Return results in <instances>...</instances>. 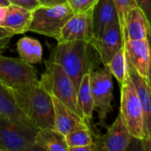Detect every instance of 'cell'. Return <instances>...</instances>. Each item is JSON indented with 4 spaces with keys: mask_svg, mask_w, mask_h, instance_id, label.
Returning a JSON list of instances; mask_svg holds the SVG:
<instances>
[{
    "mask_svg": "<svg viewBox=\"0 0 151 151\" xmlns=\"http://www.w3.org/2000/svg\"><path fill=\"white\" fill-rule=\"evenodd\" d=\"M49 60L62 67L77 92L84 76L96 68L98 60L101 62L93 43L82 40L58 43Z\"/></svg>",
    "mask_w": 151,
    "mask_h": 151,
    "instance_id": "6da1fadb",
    "label": "cell"
},
{
    "mask_svg": "<svg viewBox=\"0 0 151 151\" xmlns=\"http://www.w3.org/2000/svg\"><path fill=\"white\" fill-rule=\"evenodd\" d=\"M18 105L37 130L53 129L54 108L52 96L39 80L25 87L13 90Z\"/></svg>",
    "mask_w": 151,
    "mask_h": 151,
    "instance_id": "7a4b0ae2",
    "label": "cell"
},
{
    "mask_svg": "<svg viewBox=\"0 0 151 151\" xmlns=\"http://www.w3.org/2000/svg\"><path fill=\"white\" fill-rule=\"evenodd\" d=\"M39 82L52 96L56 97L65 106L78 114L77 89L61 66L47 60L45 71Z\"/></svg>",
    "mask_w": 151,
    "mask_h": 151,
    "instance_id": "3957f363",
    "label": "cell"
},
{
    "mask_svg": "<svg viewBox=\"0 0 151 151\" xmlns=\"http://www.w3.org/2000/svg\"><path fill=\"white\" fill-rule=\"evenodd\" d=\"M74 14L68 3L53 7L38 6L32 11L29 31L52 37L58 42L62 28Z\"/></svg>",
    "mask_w": 151,
    "mask_h": 151,
    "instance_id": "277c9868",
    "label": "cell"
},
{
    "mask_svg": "<svg viewBox=\"0 0 151 151\" xmlns=\"http://www.w3.org/2000/svg\"><path fill=\"white\" fill-rule=\"evenodd\" d=\"M122 120L132 137L144 139L143 115L136 88L129 77L121 85L120 112Z\"/></svg>",
    "mask_w": 151,
    "mask_h": 151,
    "instance_id": "5b68a950",
    "label": "cell"
},
{
    "mask_svg": "<svg viewBox=\"0 0 151 151\" xmlns=\"http://www.w3.org/2000/svg\"><path fill=\"white\" fill-rule=\"evenodd\" d=\"M89 74L93 101V111L97 112L101 125L104 126L108 115L112 111V75L105 66L103 68H96L91 70Z\"/></svg>",
    "mask_w": 151,
    "mask_h": 151,
    "instance_id": "8992f818",
    "label": "cell"
},
{
    "mask_svg": "<svg viewBox=\"0 0 151 151\" xmlns=\"http://www.w3.org/2000/svg\"><path fill=\"white\" fill-rule=\"evenodd\" d=\"M38 80L37 71L31 64L0 53V82L2 84L15 90Z\"/></svg>",
    "mask_w": 151,
    "mask_h": 151,
    "instance_id": "52a82bcc",
    "label": "cell"
},
{
    "mask_svg": "<svg viewBox=\"0 0 151 151\" xmlns=\"http://www.w3.org/2000/svg\"><path fill=\"white\" fill-rule=\"evenodd\" d=\"M37 132L0 116V151H24L35 143Z\"/></svg>",
    "mask_w": 151,
    "mask_h": 151,
    "instance_id": "ba28073f",
    "label": "cell"
},
{
    "mask_svg": "<svg viewBox=\"0 0 151 151\" xmlns=\"http://www.w3.org/2000/svg\"><path fill=\"white\" fill-rule=\"evenodd\" d=\"M131 134L125 127L121 115L118 114L115 122L107 129L103 135L93 132L94 151H125L131 139Z\"/></svg>",
    "mask_w": 151,
    "mask_h": 151,
    "instance_id": "9c48e42d",
    "label": "cell"
},
{
    "mask_svg": "<svg viewBox=\"0 0 151 151\" xmlns=\"http://www.w3.org/2000/svg\"><path fill=\"white\" fill-rule=\"evenodd\" d=\"M78 40L92 43L94 41L92 11L74 14L62 28L58 43Z\"/></svg>",
    "mask_w": 151,
    "mask_h": 151,
    "instance_id": "30bf717a",
    "label": "cell"
},
{
    "mask_svg": "<svg viewBox=\"0 0 151 151\" xmlns=\"http://www.w3.org/2000/svg\"><path fill=\"white\" fill-rule=\"evenodd\" d=\"M124 40L119 22L111 25L98 38L94 39L93 45L98 52L101 62L107 66L112 57L124 46Z\"/></svg>",
    "mask_w": 151,
    "mask_h": 151,
    "instance_id": "8fae6325",
    "label": "cell"
},
{
    "mask_svg": "<svg viewBox=\"0 0 151 151\" xmlns=\"http://www.w3.org/2000/svg\"><path fill=\"white\" fill-rule=\"evenodd\" d=\"M92 22L94 39L100 37L111 25L119 22L113 0H98L92 10Z\"/></svg>",
    "mask_w": 151,
    "mask_h": 151,
    "instance_id": "7c38bea8",
    "label": "cell"
},
{
    "mask_svg": "<svg viewBox=\"0 0 151 151\" xmlns=\"http://www.w3.org/2000/svg\"><path fill=\"white\" fill-rule=\"evenodd\" d=\"M127 63L129 77L136 88L141 105L145 137L147 135H151V87L149 86L147 79L139 76L128 61Z\"/></svg>",
    "mask_w": 151,
    "mask_h": 151,
    "instance_id": "4fadbf2b",
    "label": "cell"
},
{
    "mask_svg": "<svg viewBox=\"0 0 151 151\" xmlns=\"http://www.w3.org/2000/svg\"><path fill=\"white\" fill-rule=\"evenodd\" d=\"M124 49L127 61L139 76L147 78L149 61V44L147 38L142 40L126 39L124 41Z\"/></svg>",
    "mask_w": 151,
    "mask_h": 151,
    "instance_id": "5bb4252c",
    "label": "cell"
},
{
    "mask_svg": "<svg viewBox=\"0 0 151 151\" xmlns=\"http://www.w3.org/2000/svg\"><path fill=\"white\" fill-rule=\"evenodd\" d=\"M0 116L37 131L17 103L13 90L0 82Z\"/></svg>",
    "mask_w": 151,
    "mask_h": 151,
    "instance_id": "9a60e30c",
    "label": "cell"
},
{
    "mask_svg": "<svg viewBox=\"0 0 151 151\" xmlns=\"http://www.w3.org/2000/svg\"><path fill=\"white\" fill-rule=\"evenodd\" d=\"M52 102L54 108V130L65 136L78 128L88 126L81 116L65 106L54 96H52Z\"/></svg>",
    "mask_w": 151,
    "mask_h": 151,
    "instance_id": "2e32d148",
    "label": "cell"
},
{
    "mask_svg": "<svg viewBox=\"0 0 151 151\" xmlns=\"http://www.w3.org/2000/svg\"><path fill=\"white\" fill-rule=\"evenodd\" d=\"M31 18L32 11L18 6L9 5L6 19L1 27L10 29L14 35L22 34L29 30Z\"/></svg>",
    "mask_w": 151,
    "mask_h": 151,
    "instance_id": "e0dca14e",
    "label": "cell"
},
{
    "mask_svg": "<svg viewBox=\"0 0 151 151\" xmlns=\"http://www.w3.org/2000/svg\"><path fill=\"white\" fill-rule=\"evenodd\" d=\"M147 22L139 7L132 9L126 17L124 26V41L142 40L147 38Z\"/></svg>",
    "mask_w": 151,
    "mask_h": 151,
    "instance_id": "ac0fdd59",
    "label": "cell"
},
{
    "mask_svg": "<svg viewBox=\"0 0 151 151\" xmlns=\"http://www.w3.org/2000/svg\"><path fill=\"white\" fill-rule=\"evenodd\" d=\"M78 114L90 127L93 114V101L90 86L89 73L86 74L83 77L78 91Z\"/></svg>",
    "mask_w": 151,
    "mask_h": 151,
    "instance_id": "d6986e66",
    "label": "cell"
},
{
    "mask_svg": "<svg viewBox=\"0 0 151 151\" xmlns=\"http://www.w3.org/2000/svg\"><path fill=\"white\" fill-rule=\"evenodd\" d=\"M35 144L45 151H68L65 136L54 129L37 130Z\"/></svg>",
    "mask_w": 151,
    "mask_h": 151,
    "instance_id": "ffe728a7",
    "label": "cell"
},
{
    "mask_svg": "<svg viewBox=\"0 0 151 151\" xmlns=\"http://www.w3.org/2000/svg\"><path fill=\"white\" fill-rule=\"evenodd\" d=\"M17 52L20 59L29 64H38L43 60V47L35 38L23 37L17 42Z\"/></svg>",
    "mask_w": 151,
    "mask_h": 151,
    "instance_id": "44dd1931",
    "label": "cell"
},
{
    "mask_svg": "<svg viewBox=\"0 0 151 151\" xmlns=\"http://www.w3.org/2000/svg\"><path fill=\"white\" fill-rule=\"evenodd\" d=\"M105 67H107L111 75L114 76L120 85L124 83V81L128 76V63L126 59L124 45L112 57L110 61Z\"/></svg>",
    "mask_w": 151,
    "mask_h": 151,
    "instance_id": "7402d4cb",
    "label": "cell"
},
{
    "mask_svg": "<svg viewBox=\"0 0 151 151\" xmlns=\"http://www.w3.org/2000/svg\"><path fill=\"white\" fill-rule=\"evenodd\" d=\"M68 147H84L93 143V132L89 126L78 128L65 135Z\"/></svg>",
    "mask_w": 151,
    "mask_h": 151,
    "instance_id": "603a6c76",
    "label": "cell"
},
{
    "mask_svg": "<svg viewBox=\"0 0 151 151\" xmlns=\"http://www.w3.org/2000/svg\"><path fill=\"white\" fill-rule=\"evenodd\" d=\"M115 4L117 14H118V19H119V24L121 27L122 34L124 37V26H125V21L128 13L135 8L138 7L134 0H113Z\"/></svg>",
    "mask_w": 151,
    "mask_h": 151,
    "instance_id": "cb8c5ba5",
    "label": "cell"
},
{
    "mask_svg": "<svg viewBox=\"0 0 151 151\" xmlns=\"http://www.w3.org/2000/svg\"><path fill=\"white\" fill-rule=\"evenodd\" d=\"M98 0H67L68 5L76 13L91 12Z\"/></svg>",
    "mask_w": 151,
    "mask_h": 151,
    "instance_id": "d4e9b609",
    "label": "cell"
},
{
    "mask_svg": "<svg viewBox=\"0 0 151 151\" xmlns=\"http://www.w3.org/2000/svg\"><path fill=\"white\" fill-rule=\"evenodd\" d=\"M14 36V33L8 29L0 26V53H2L10 44L12 37Z\"/></svg>",
    "mask_w": 151,
    "mask_h": 151,
    "instance_id": "484cf974",
    "label": "cell"
},
{
    "mask_svg": "<svg viewBox=\"0 0 151 151\" xmlns=\"http://www.w3.org/2000/svg\"><path fill=\"white\" fill-rule=\"evenodd\" d=\"M134 1L143 13L147 23L151 26V0H134Z\"/></svg>",
    "mask_w": 151,
    "mask_h": 151,
    "instance_id": "4316f807",
    "label": "cell"
},
{
    "mask_svg": "<svg viewBox=\"0 0 151 151\" xmlns=\"http://www.w3.org/2000/svg\"><path fill=\"white\" fill-rule=\"evenodd\" d=\"M8 1L10 5L18 6L29 11H33L39 6L37 0H8Z\"/></svg>",
    "mask_w": 151,
    "mask_h": 151,
    "instance_id": "83f0119b",
    "label": "cell"
},
{
    "mask_svg": "<svg viewBox=\"0 0 151 151\" xmlns=\"http://www.w3.org/2000/svg\"><path fill=\"white\" fill-rule=\"evenodd\" d=\"M125 151H145L143 139L131 137L130 142H129Z\"/></svg>",
    "mask_w": 151,
    "mask_h": 151,
    "instance_id": "f1b7e54d",
    "label": "cell"
},
{
    "mask_svg": "<svg viewBox=\"0 0 151 151\" xmlns=\"http://www.w3.org/2000/svg\"><path fill=\"white\" fill-rule=\"evenodd\" d=\"M147 38L148 40L149 44V61H148V68H147V81L151 87V27L149 24H147Z\"/></svg>",
    "mask_w": 151,
    "mask_h": 151,
    "instance_id": "f546056e",
    "label": "cell"
},
{
    "mask_svg": "<svg viewBox=\"0 0 151 151\" xmlns=\"http://www.w3.org/2000/svg\"><path fill=\"white\" fill-rule=\"evenodd\" d=\"M39 6L44 7H53L56 6L67 4V0H37Z\"/></svg>",
    "mask_w": 151,
    "mask_h": 151,
    "instance_id": "4dcf8cb0",
    "label": "cell"
},
{
    "mask_svg": "<svg viewBox=\"0 0 151 151\" xmlns=\"http://www.w3.org/2000/svg\"><path fill=\"white\" fill-rule=\"evenodd\" d=\"M68 151H94L93 145L84 147H68Z\"/></svg>",
    "mask_w": 151,
    "mask_h": 151,
    "instance_id": "1f68e13d",
    "label": "cell"
},
{
    "mask_svg": "<svg viewBox=\"0 0 151 151\" xmlns=\"http://www.w3.org/2000/svg\"><path fill=\"white\" fill-rule=\"evenodd\" d=\"M8 11V6H0V26L6 19V14Z\"/></svg>",
    "mask_w": 151,
    "mask_h": 151,
    "instance_id": "d6a6232c",
    "label": "cell"
},
{
    "mask_svg": "<svg viewBox=\"0 0 151 151\" xmlns=\"http://www.w3.org/2000/svg\"><path fill=\"white\" fill-rule=\"evenodd\" d=\"M145 151H151V135H147L143 139Z\"/></svg>",
    "mask_w": 151,
    "mask_h": 151,
    "instance_id": "836d02e7",
    "label": "cell"
},
{
    "mask_svg": "<svg viewBox=\"0 0 151 151\" xmlns=\"http://www.w3.org/2000/svg\"><path fill=\"white\" fill-rule=\"evenodd\" d=\"M24 151H45V150H44L42 147H38L37 145H36V144L34 143V144H32L31 146L28 147Z\"/></svg>",
    "mask_w": 151,
    "mask_h": 151,
    "instance_id": "e575fe53",
    "label": "cell"
},
{
    "mask_svg": "<svg viewBox=\"0 0 151 151\" xmlns=\"http://www.w3.org/2000/svg\"><path fill=\"white\" fill-rule=\"evenodd\" d=\"M10 5L8 0H0V6H8Z\"/></svg>",
    "mask_w": 151,
    "mask_h": 151,
    "instance_id": "d590c367",
    "label": "cell"
},
{
    "mask_svg": "<svg viewBox=\"0 0 151 151\" xmlns=\"http://www.w3.org/2000/svg\"><path fill=\"white\" fill-rule=\"evenodd\" d=\"M150 27H151V26H150Z\"/></svg>",
    "mask_w": 151,
    "mask_h": 151,
    "instance_id": "8d00e7d4",
    "label": "cell"
}]
</instances>
